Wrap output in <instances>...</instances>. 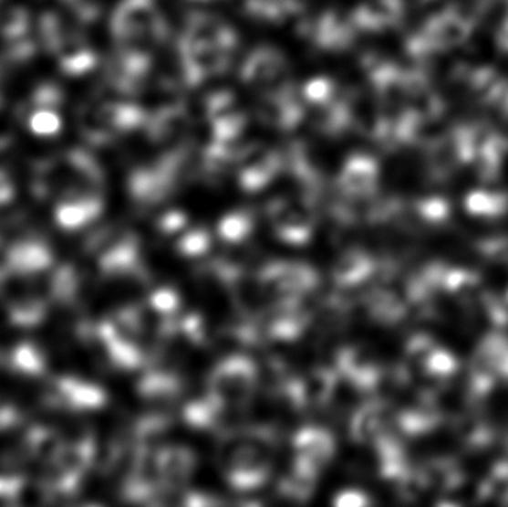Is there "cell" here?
Masks as SVG:
<instances>
[{"label":"cell","instance_id":"6da1fadb","mask_svg":"<svg viewBox=\"0 0 508 507\" xmlns=\"http://www.w3.org/2000/svg\"><path fill=\"white\" fill-rule=\"evenodd\" d=\"M253 368L245 364H236V362H229V364H222L219 371L214 375V387L219 390L223 397H233V399H241L250 393L253 387Z\"/></svg>","mask_w":508,"mask_h":507},{"label":"cell","instance_id":"7a4b0ae2","mask_svg":"<svg viewBox=\"0 0 508 507\" xmlns=\"http://www.w3.org/2000/svg\"><path fill=\"white\" fill-rule=\"evenodd\" d=\"M297 447H299V451L302 452L304 459H309L313 463L327 459L328 454L332 451V444H330L327 436L320 435L316 431L300 435Z\"/></svg>","mask_w":508,"mask_h":507},{"label":"cell","instance_id":"3957f363","mask_svg":"<svg viewBox=\"0 0 508 507\" xmlns=\"http://www.w3.org/2000/svg\"><path fill=\"white\" fill-rule=\"evenodd\" d=\"M192 457L184 451H170L164 457V473L172 480H183L192 470Z\"/></svg>","mask_w":508,"mask_h":507},{"label":"cell","instance_id":"277c9868","mask_svg":"<svg viewBox=\"0 0 508 507\" xmlns=\"http://www.w3.org/2000/svg\"><path fill=\"white\" fill-rule=\"evenodd\" d=\"M456 364L453 355L446 352H437L430 357L429 369L434 375H448L455 371Z\"/></svg>","mask_w":508,"mask_h":507}]
</instances>
